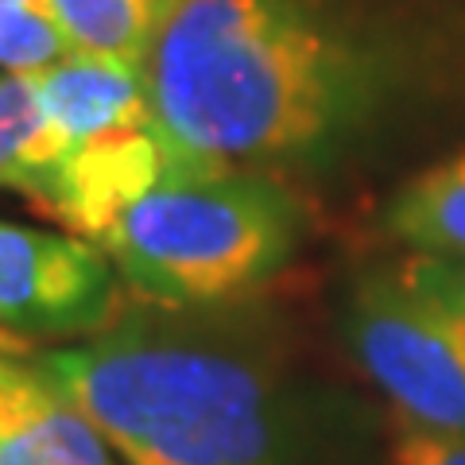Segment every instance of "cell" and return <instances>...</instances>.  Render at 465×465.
<instances>
[{
  "mask_svg": "<svg viewBox=\"0 0 465 465\" xmlns=\"http://www.w3.org/2000/svg\"><path fill=\"white\" fill-rule=\"evenodd\" d=\"M396 465H465V439L434 434L423 427H403L396 434Z\"/></svg>",
  "mask_w": 465,
  "mask_h": 465,
  "instance_id": "13",
  "label": "cell"
},
{
  "mask_svg": "<svg viewBox=\"0 0 465 465\" xmlns=\"http://www.w3.org/2000/svg\"><path fill=\"white\" fill-rule=\"evenodd\" d=\"M388 229L423 256L465 260V152L403 186L388 210Z\"/></svg>",
  "mask_w": 465,
  "mask_h": 465,
  "instance_id": "9",
  "label": "cell"
},
{
  "mask_svg": "<svg viewBox=\"0 0 465 465\" xmlns=\"http://www.w3.org/2000/svg\"><path fill=\"white\" fill-rule=\"evenodd\" d=\"M140 74L174 155L225 171L326 148L376 94L372 58L314 0H174Z\"/></svg>",
  "mask_w": 465,
  "mask_h": 465,
  "instance_id": "1",
  "label": "cell"
},
{
  "mask_svg": "<svg viewBox=\"0 0 465 465\" xmlns=\"http://www.w3.org/2000/svg\"><path fill=\"white\" fill-rule=\"evenodd\" d=\"M78 51L143 66L159 24L174 0H47Z\"/></svg>",
  "mask_w": 465,
  "mask_h": 465,
  "instance_id": "10",
  "label": "cell"
},
{
  "mask_svg": "<svg viewBox=\"0 0 465 465\" xmlns=\"http://www.w3.org/2000/svg\"><path fill=\"white\" fill-rule=\"evenodd\" d=\"M66 148L43 116L27 74H0V186L20 191L51 213Z\"/></svg>",
  "mask_w": 465,
  "mask_h": 465,
  "instance_id": "8",
  "label": "cell"
},
{
  "mask_svg": "<svg viewBox=\"0 0 465 465\" xmlns=\"http://www.w3.org/2000/svg\"><path fill=\"white\" fill-rule=\"evenodd\" d=\"M39 369L128 465H268L272 423L256 372L213 349L113 338L58 349Z\"/></svg>",
  "mask_w": 465,
  "mask_h": 465,
  "instance_id": "2",
  "label": "cell"
},
{
  "mask_svg": "<svg viewBox=\"0 0 465 465\" xmlns=\"http://www.w3.org/2000/svg\"><path fill=\"white\" fill-rule=\"evenodd\" d=\"M349 338L381 391L423 427L465 439V330L396 275L357 287Z\"/></svg>",
  "mask_w": 465,
  "mask_h": 465,
  "instance_id": "4",
  "label": "cell"
},
{
  "mask_svg": "<svg viewBox=\"0 0 465 465\" xmlns=\"http://www.w3.org/2000/svg\"><path fill=\"white\" fill-rule=\"evenodd\" d=\"M400 280L427 295L434 307L446 311L465 330V260L454 256H423L415 252L400 268Z\"/></svg>",
  "mask_w": 465,
  "mask_h": 465,
  "instance_id": "12",
  "label": "cell"
},
{
  "mask_svg": "<svg viewBox=\"0 0 465 465\" xmlns=\"http://www.w3.org/2000/svg\"><path fill=\"white\" fill-rule=\"evenodd\" d=\"M78 51L47 0H0V66L8 74L51 66Z\"/></svg>",
  "mask_w": 465,
  "mask_h": 465,
  "instance_id": "11",
  "label": "cell"
},
{
  "mask_svg": "<svg viewBox=\"0 0 465 465\" xmlns=\"http://www.w3.org/2000/svg\"><path fill=\"white\" fill-rule=\"evenodd\" d=\"M113 302V268L97 244L0 222V326L85 333L105 322Z\"/></svg>",
  "mask_w": 465,
  "mask_h": 465,
  "instance_id": "5",
  "label": "cell"
},
{
  "mask_svg": "<svg viewBox=\"0 0 465 465\" xmlns=\"http://www.w3.org/2000/svg\"><path fill=\"white\" fill-rule=\"evenodd\" d=\"M0 465H113V454L39 365L0 357Z\"/></svg>",
  "mask_w": 465,
  "mask_h": 465,
  "instance_id": "7",
  "label": "cell"
},
{
  "mask_svg": "<svg viewBox=\"0 0 465 465\" xmlns=\"http://www.w3.org/2000/svg\"><path fill=\"white\" fill-rule=\"evenodd\" d=\"M43 116L63 140L66 155L101 136L152 124L140 66L116 63L94 51H70L51 66L27 70Z\"/></svg>",
  "mask_w": 465,
  "mask_h": 465,
  "instance_id": "6",
  "label": "cell"
},
{
  "mask_svg": "<svg viewBox=\"0 0 465 465\" xmlns=\"http://www.w3.org/2000/svg\"><path fill=\"white\" fill-rule=\"evenodd\" d=\"M299 210L268 179L179 163L101 232L128 283L159 302H217L264 283L295 249Z\"/></svg>",
  "mask_w": 465,
  "mask_h": 465,
  "instance_id": "3",
  "label": "cell"
}]
</instances>
